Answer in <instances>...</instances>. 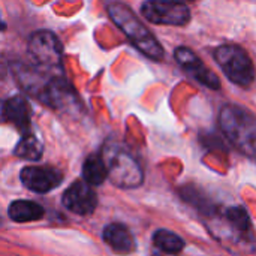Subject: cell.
Wrapping results in <instances>:
<instances>
[{"label":"cell","mask_w":256,"mask_h":256,"mask_svg":"<svg viewBox=\"0 0 256 256\" xmlns=\"http://www.w3.org/2000/svg\"><path fill=\"white\" fill-rule=\"evenodd\" d=\"M153 243L160 252L170 254V255H176V254H178V252H182L184 249L183 238L178 237L176 232L168 231V230L156 231L154 236H153Z\"/></svg>","instance_id":"9a60e30c"},{"label":"cell","mask_w":256,"mask_h":256,"mask_svg":"<svg viewBox=\"0 0 256 256\" xmlns=\"http://www.w3.org/2000/svg\"><path fill=\"white\" fill-rule=\"evenodd\" d=\"M174 2H180V3H184V2H194V0H174Z\"/></svg>","instance_id":"44dd1931"},{"label":"cell","mask_w":256,"mask_h":256,"mask_svg":"<svg viewBox=\"0 0 256 256\" xmlns=\"http://www.w3.org/2000/svg\"><path fill=\"white\" fill-rule=\"evenodd\" d=\"M63 204L75 214H92L98 206V196L92 186L86 182H75L63 194Z\"/></svg>","instance_id":"52a82bcc"},{"label":"cell","mask_w":256,"mask_h":256,"mask_svg":"<svg viewBox=\"0 0 256 256\" xmlns=\"http://www.w3.org/2000/svg\"><path fill=\"white\" fill-rule=\"evenodd\" d=\"M219 126L238 152L256 160V116L240 106L226 105L220 110Z\"/></svg>","instance_id":"6da1fadb"},{"label":"cell","mask_w":256,"mask_h":256,"mask_svg":"<svg viewBox=\"0 0 256 256\" xmlns=\"http://www.w3.org/2000/svg\"><path fill=\"white\" fill-rule=\"evenodd\" d=\"M3 106H4V102L0 100V122L4 120V114H3Z\"/></svg>","instance_id":"ac0fdd59"},{"label":"cell","mask_w":256,"mask_h":256,"mask_svg":"<svg viewBox=\"0 0 256 256\" xmlns=\"http://www.w3.org/2000/svg\"><path fill=\"white\" fill-rule=\"evenodd\" d=\"M9 218L18 224L39 220L44 216V208L32 201H15L9 206Z\"/></svg>","instance_id":"5bb4252c"},{"label":"cell","mask_w":256,"mask_h":256,"mask_svg":"<svg viewBox=\"0 0 256 256\" xmlns=\"http://www.w3.org/2000/svg\"><path fill=\"white\" fill-rule=\"evenodd\" d=\"M82 177L84 182L93 186L102 184L108 177V170L104 158L100 154H92L86 159L82 165Z\"/></svg>","instance_id":"4fadbf2b"},{"label":"cell","mask_w":256,"mask_h":256,"mask_svg":"<svg viewBox=\"0 0 256 256\" xmlns=\"http://www.w3.org/2000/svg\"><path fill=\"white\" fill-rule=\"evenodd\" d=\"M3 28H4V26H3V21H2V20H0V32H2V30H3Z\"/></svg>","instance_id":"ffe728a7"},{"label":"cell","mask_w":256,"mask_h":256,"mask_svg":"<svg viewBox=\"0 0 256 256\" xmlns=\"http://www.w3.org/2000/svg\"><path fill=\"white\" fill-rule=\"evenodd\" d=\"M176 58L180 63V66L190 74L196 81L202 82L204 86L210 87V88H219V78L208 69L206 68V64L188 48L180 46L176 50Z\"/></svg>","instance_id":"30bf717a"},{"label":"cell","mask_w":256,"mask_h":256,"mask_svg":"<svg viewBox=\"0 0 256 256\" xmlns=\"http://www.w3.org/2000/svg\"><path fill=\"white\" fill-rule=\"evenodd\" d=\"M141 12L150 22L164 26H184L190 20L189 8L174 0H147Z\"/></svg>","instance_id":"5b68a950"},{"label":"cell","mask_w":256,"mask_h":256,"mask_svg":"<svg viewBox=\"0 0 256 256\" xmlns=\"http://www.w3.org/2000/svg\"><path fill=\"white\" fill-rule=\"evenodd\" d=\"M4 120L10 122L16 129H20L24 135L28 134L32 124V108L26 98L14 96L4 102L3 106Z\"/></svg>","instance_id":"8fae6325"},{"label":"cell","mask_w":256,"mask_h":256,"mask_svg":"<svg viewBox=\"0 0 256 256\" xmlns=\"http://www.w3.org/2000/svg\"><path fill=\"white\" fill-rule=\"evenodd\" d=\"M105 243L120 255H128L135 250V240L130 231L122 224H111L104 230Z\"/></svg>","instance_id":"7c38bea8"},{"label":"cell","mask_w":256,"mask_h":256,"mask_svg":"<svg viewBox=\"0 0 256 256\" xmlns=\"http://www.w3.org/2000/svg\"><path fill=\"white\" fill-rule=\"evenodd\" d=\"M15 156L21 158V159H27V160H38L42 156V144L39 142V140L32 135V134H26L20 142L16 144L15 150H14Z\"/></svg>","instance_id":"2e32d148"},{"label":"cell","mask_w":256,"mask_h":256,"mask_svg":"<svg viewBox=\"0 0 256 256\" xmlns=\"http://www.w3.org/2000/svg\"><path fill=\"white\" fill-rule=\"evenodd\" d=\"M40 99L44 100V104L57 110L70 108L75 105V102H78V98L70 84L60 76H54L45 84Z\"/></svg>","instance_id":"9c48e42d"},{"label":"cell","mask_w":256,"mask_h":256,"mask_svg":"<svg viewBox=\"0 0 256 256\" xmlns=\"http://www.w3.org/2000/svg\"><path fill=\"white\" fill-rule=\"evenodd\" d=\"M62 180V172L52 166H27L21 171L22 184L28 190L38 194H46L56 189Z\"/></svg>","instance_id":"ba28073f"},{"label":"cell","mask_w":256,"mask_h":256,"mask_svg":"<svg viewBox=\"0 0 256 256\" xmlns=\"http://www.w3.org/2000/svg\"><path fill=\"white\" fill-rule=\"evenodd\" d=\"M28 52L38 64L44 68H52L60 64L63 46L52 32L38 30L28 39Z\"/></svg>","instance_id":"8992f818"},{"label":"cell","mask_w":256,"mask_h":256,"mask_svg":"<svg viewBox=\"0 0 256 256\" xmlns=\"http://www.w3.org/2000/svg\"><path fill=\"white\" fill-rule=\"evenodd\" d=\"M226 218L236 230H238L242 232H246L250 230V219H249V214L246 213V210H243L240 207L230 208L226 213Z\"/></svg>","instance_id":"e0dca14e"},{"label":"cell","mask_w":256,"mask_h":256,"mask_svg":"<svg viewBox=\"0 0 256 256\" xmlns=\"http://www.w3.org/2000/svg\"><path fill=\"white\" fill-rule=\"evenodd\" d=\"M214 57L225 75L238 86H249L255 78V68L249 54L237 45H222L214 51Z\"/></svg>","instance_id":"277c9868"},{"label":"cell","mask_w":256,"mask_h":256,"mask_svg":"<svg viewBox=\"0 0 256 256\" xmlns=\"http://www.w3.org/2000/svg\"><path fill=\"white\" fill-rule=\"evenodd\" d=\"M154 256H174V255H170V254H164V252H160V254H156Z\"/></svg>","instance_id":"d6986e66"},{"label":"cell","mask_w":256,"mask_h":256,"mask_svg":"<svg viewBox=\"0 0 256 256\" xmlns=\"http://www.w3.org/2000/svg\"><path fill=\"white\" fill-rule=\"evenodd\" d=\"M108 14L117 27L129 38V40L147 57L153 60H160L164 57V48L153 36V33L141 22L135 12L123 3H111L108 6Z\"/></svg>","instance_id":"7a4b0ae2"},{"label":"cell","mask_w":256,"mask_h":256,"mask_svg":"<svg viewBox=\"0 0 256 256\" xmlns=\"http://www.w3.org/2000/svg\"><path fill=\"white\" fill-rule=\"evenodd\" d=\"M108 170V178L123 189L138 188L142 183V170L136 159L122 147H110L104 158Z\"/></svg>","instance_id":"3957f363"}]
</instances>
